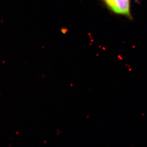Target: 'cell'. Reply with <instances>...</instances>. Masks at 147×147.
I'll list each match as a JSON object with an SVG mask.
<instances>
[{
	"mask_svg": "<svg viewBox=\"0 0 147 147\" xmlns=\"http://www.w3.org/2000/svg\"><path fill=\"white\" fill-rule=\"evenodd\" d=\"M104 1L106 5L113 12L132 19L130 0H104Z\"/></svg>",
	"mask_w": 147,
	"mask_h": 147,
	"instance_id": "cell-1",
	"label": "cell"
}]
</instances>
